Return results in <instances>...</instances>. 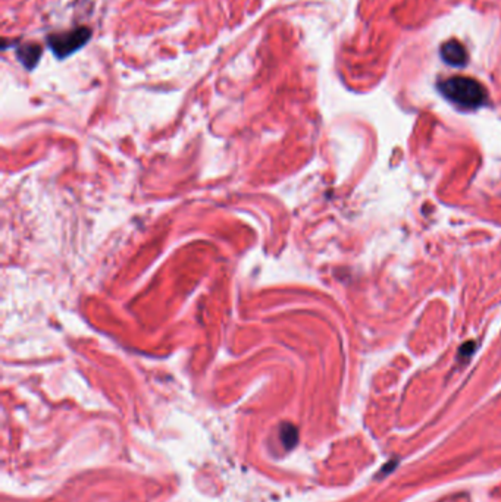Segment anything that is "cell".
Here are the masks:
<instances>
[{"instance_id":"1","label":"cell","mask_w":501,"mask_h":502,"mask_svg":"<svg viewBox=\"0 0 501 502\" xmlns=\"http://www.w3.org/2000/svg\"><path fill=\"white\" fill-rule=\"evenodd\" d=\"M440 90L447 99L461 107H466V109H476L487 100L485 88L476 80L468 77H453L445 80L441 82Z\"/></svg>"},{"instance_id":"2","label":"cell","mask_w":501,"mask_h":502,"mask_svg":"<svg viewBox=\"0 0 501 502\" xmlns=\"http://www.w3.org/2000/svg\"><path fill=\"white\" fill-rule=\"evenodd\" d=\"M92 39V30L87 27H78L71 31L55 32L47 37V44L50 50L59 59H65L73 55L77 50L83 49Z\"/></svg>"},{"instance_id":"3","label":"cell","mask_w":501,"mask_h":502,"mask_svg":"<svg viewBox=\"0 0 501 502\" xmlns=\"http://www.w3.org/2000/svg\"><path fill=\"white\" fill-rule=\"evenodd\" d=\"M441 56L444 62L453 66H463L468 62V51L457 40H450L444 43L441 47Z\"/></svg>"},{"instance_id":"4","label":"cell","mask_w":501,"mask_h":502,"mask_svg":"<svg viewBox=\"0 0 501 502\" xmlns=\"http://www.w3.org/2000/svg\"><path fill=\"white\" fill-rule=\"evenodd\" d=\"M42 53H43V49L40 47V44L32 43V42H27V43L20 44L16 47V58L27 69H32L35 65L39 63V61L42 58Z\"/></svg>"}]
</instances>
